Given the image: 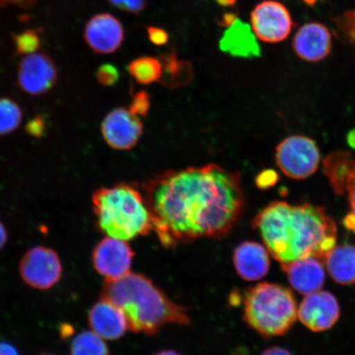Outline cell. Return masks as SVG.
<instances>
[{"mask_svg":"<svg viewBox=\"0 0 355 355\" xmlns=\"http://www.w3.org/2000/svg\"><path fill=\"white\" fill-rule=\"evenodd\" d=\"M143 189L153 230L167 248L225 236L245 203L241 175L214 164L164 172Z\"/></svg>","mask_w":355,"mask_h":355,"instance_id":"obj_1","label":"cell"},{"mask_svg":"<svg viewBox=\"0 0 355 355\" xmlns=\"http://www.w3.org/2000/svg\"><path fill=\"white\" fill-rule=\"evenodd\" d=\"M252 226L281 265L309 257L324 263L336 243L334 220L323 207L310 203L293 206L275 201L256 216Z\"/></svg>","mask_w":355,"mask_h":355,"instance_id":"obj_2","label":"cell"},{"mask_svg":"<svg viewBox=\"0 0 355 355\" xmlns=\"http://www.w3.org/2000/svg\"><path fill=\"white\" fill-rule=\"evenodd\" d=\"M101 299L121 309L128 329L155 335L166 324L189 325L187 309L168 300L152 281L141 274L130 272L114 281H105Z\"/></svg>","mask_w":355,"mask_h":355,"instance_id":"obj_3","label":"cell"},{"mask_svg":"<svg viewBox=\"0 0 355 355\" xmlns=\"http://www.w3.org/2000/svg\"><path fill=\"white\" fill-rule=\"evenodd\" d=\"M98 229L106 236L130 241L152 230V216L143 195L132 185L119 184L92 195Z\"/></svg>","mask_w":355,"mask_h":355,"instance_id":"obj_4","label":"cell"},{"mask_svg":"<svg viewBox=\"0 0 355 355\" xmlns=\"http://www.w3.org/2000/svg\"><path fill=\"white\" fill-rule=\"evenodd\" d=\"M297 317L295 295L285 286L261 283L244 297L243 320L266 338L285 334Z\"/></svg>","mask_w":355,"mask_h":355,"instance_id":"obj_5","label":"cell"},{"mask_svg":"<svg viewBox=\"0 0 355 355\" xmlns=\"http://www.w3.org/2000/svg\"><path fill=\"white\" fill-rule=\"evenodd\" d=\"M320 159L318 145L309 137H288L277 148V166L293 180H305L313 175L318 168Z\"/></svg>","mask_w":355,"mask_h":355,"instance_id":"obj_6","label":"cell"},{"mask_svg":"<svg viewBox=\"0 0 355 355\" xmlns=\"http://www.w3.org/2000/svg\"><path fill=\"white\" fill-rule=\"evenodd\" d=\"M63 272L60 257L50 248H31L21 257L19 273L22 281L35 290L46 291L60 281Z\"/></svg>","mask_w":355,"mask_h":355,"instance_id":"obj_7","label":"cell"},{"mask_svg":"<svg viewBox=\"0 0 355 355\" xmlns=\"http://www.w3.org/2000/svg\"><path fill=\"white\" fill-rule=\"evenodd\" d=\"M250 21L257 39L268 43L285 41L294 26L287 8L274 0L257 4L251 12Z\"/></svg>","mask_w":355,"mask_h":355,"instance_id":"obj_8","label":"cell"},{"mask_svg":"<svg viewBox=\"0 0 355 355\" xmlns=\"http://www.w3.org/2000/svg\"><path fill=\"white\" fill-rule=\"evenodd\" d=\"M135 252L122 239L106 236L92 252L93 268L105 281H114L130 272Z\"/></svg>","mask_w":355,"mask_h":355,"instance_id":"obj_9","label":"cell"},{"mask_svg":"<svg viewBox=\"0 0 355 355\" xmlns=\"http://www.w3.org/2000/svg\"><path fill=\"white\" fill-rule=\"evenodd\" d=\"M58 70L51 58L35 52L22 59L17 72V82L21 90L33 96L46 94L55 87Z\"/></svg>","mask_w":355,"mask_h":355,"instance_id":"obj_10","label":"cell"},{"mask_svg":"<svg viewBox=\"0 0 355 355\" xmlns=\"http://www.w3.org/2000/svg\"><path fill=\"white\" fill-rule=\"evenodd\" d=\"M143 132V123L130 109H114L101 123V133L105 143L115 150L132 148L139 143Z\"/></svg>","mask_w":355,"mask_h":355,"instance_id":"obj_11","label":"cell"},{"mask_svg":"<svg viewBox=\"0 0 355 355\" xmlns=\"http://www.w3.org/2000/svg\"><path fill=\"white\" fill-rule=\"evenodd\" d=\"M298 317L305 327L314 332L331 329L340 318L338 302L329 292H314L302 301Z\"/></svg>","mask_w":355,"mask_h":355,"instance_id":"obj_12","label":"cell"},{"mask_svg":"<svg viewBox=\"0 0 355 355\" xmlns=\"http://www.w3.org/2000/svg\"><path fill=\"white\" fill-rule=\"evenodd\" d=\"M84 38L96 54H111L116 51L123 42V25L110 13H100L87 22Z\"/></svg>","mask_w":355,"mask_h":355,"instance_id":"obj_13","label":"cell"},{"mask_svg":"<svg viewBox=\"0 0 355 355\" xmlns=\"http://www.w3.org/2000/svg\"><path fill=\"white\" fill-rule=\"evenodd\" d=\"M292 46L300 59L309 62L321 61L331 53V34L326 26L319 22H309L296 33Z\"/></svg>","mask_w":355,"mask_h":355,"instance_id":"obj_14","label":"cell"},{"mask_svg":"<svg viewBox=\"0 0 355 355\" xmlns=\"http://www.w3.org/2000/svg\"><path fill=\"white\" fill-rule=\"evenodd\" d=\"M88 323L93 332L107 340L121 338L130 330L123 311L105 299L92 306L88 314Z\"/></svg>","mask_w":355,"mask_h":355,"instance_id":"obj_15","label":"cell"},{"mask_svg":"<svg viewBox=\"0 0 355 355\" xmlns=\"http://www.w3.org/2000/svg\"><path fill=\"white\" fill-rule=\"evenodd\" d=\"M233 261L239 276L248 282L259 281L266 277L270 270L268 251L256 242L239 244L234 252Z\"/></svg>","mask_w":355,"mask_h":355,"instance_id":"obj_16","label":"cell"},{"mask_svg":"<svg viewBox=\"0 0 355 355\" xmlns=\"http://www.w3.org/2000/svg\"><path fill=\"white\" fill-rule=\"evenodd\" d=\"M322 263L315 257H309L282 265V268L292 287L300 294L308 295L319 291L325 282Z\"/></svg>","mask_w":355,"mask_h":355,"instance_id":"obj_17","label":"cell"},{"mask_svg":"<svg viewBox=\"0 0 355 355\" xmlns=\"http://www.w3.org/2000/svg\"><path fill=\"white\" fill-rule=\"evenodd\" d=\"M222 51L234 57L254 58L260 55V47L252 26L237 19L225 31L220 41Z\"/></svg>","mask_w":355,"mask_h":355,"instance_id":"obj_18","label":"cell"},{"mask_svg":"<svg viewBox=\"0 0 355 355\" xmlns=\"http://www.w3.org/2000/svg\"><path fill=\"white\" fill-rule=\"evenodd\" d=\"M323 173L337 195H344L350 176L355 171V158L347 150H336L323 159Z\"/></svg>","mask_w":355,"mask_h":355,"instance_id":"obj_19","label":"cell"},{"mask_svg":"<svg viewBox=\"0 0 355 355\" xmlns=\"http://www.w3.org/2000/svg\"><path fill=\"white\" fill-rule=\"evenodd\" d=\"M328 272L336 283L352 285L355 283V246L350 244L333 248L326 257Z\"/></svg>","mask_w":355,"mask_h":355,"instance_id":"obj_20","label":"cell"},{"mask_svg":"<svg viewBox=\"0 0 355 355\" xmlns=\"http://www.w3.org/2000/svg\"><path fill=\"white\" fill-rule=\"evenodd\" d=\"M70 355H110L107 345L92 331H84L74 337Z\"/></svg>","mask_w":355,"mask_h":355,"instance_id":"obj_21","label":"cell"},{"mask_svg":"<svg viewBox=\"0 0 355 355\" xmlns=\"http://www.w3.org/2000/svg\"><path fill=\"white\" fill-rule=\"evenodd\" d=\"M128 72L141 84H150L157 81L162 75L161 62L153 57H140L131 62Z\"/></svg>","mask_w":355,"mask_h":355,"instance_id":"obj_22","label":"cell"},{"mask_svg":"<svg viewBox=\"0 0 355 355\" xmlns=\"http://www.w3.org/2000/svg\"><path fill=\"white\" fill-rule=\"evenodd\" d=\"M22 121L19 104L10 98H0V135L15 131Z\"/></svg>","mask_w":355,"mask_h":355,"instance_id":"obj_23","label":"cell"},{"mask_svg":"<svg viewBox=\"0 0 355 355\" xmlns=\"http://www.w3.org/2000/svg\"><path fill=\"white\" fill-rule=\"evenodd\" d=\"M40 29L26 30L19 34L12 35L17 55H28L37 52L42 46V39L40 37Z\"/></svg>","mask_w":355,"mask_h":355,"instance_id":"obj_24","label":"cell"},{"mask_svg":"<svg viewBox=\"0 0 355 355\" xmlns=\"http://www.w3.org/2000/svg\"><path fill=\"white\" fill-rule=\"evenodd\" d=\"M346 193H348L350 211L345 217L343 224L349 232L355 234V171L349 178L347 187H346Z\"/></svg>","mask_w":355,"mask_h":355,"instance_id":"obj_25","label":"cell"},{"mask_svg":"<svg viewBox=\"0 0 355 355\" xmlns=\"http://www.w3.org/2000/svg\"><path fill=\"white\" fill-rule=\"evenodd\" d=\"M96 77L101 85L112 86L118 81L119 73L116 67L105 64L97 69Z\"/></svg>","mask_w":355,"mask_h":355,"instance_id":"obj_26","label":"cell"},{"mask_svg":"<svg viewBox=\"0 0 355 355\" xmlns=\"http://www.w3.org/2000/svg\"><path fill=\"white\" fill-rule=\"evenodd\" d=\"M150 108L149 96L146 92H140L133 97L130 110L139 116H145Z\"/></svg>","mask_w":355,"mask_h":355,"instance_id":"obj_27","label":"cell"},{"mask_svg":"<svg viewBox=\"0 0 355 355\" xmlns=\"http://www.w3.org/2000/svg\"><path fill=\"white\" fill-rule=\"evenodd\" d=\"M108 1L119 10L132 13L140 12L146 6V0H108Z\"/></svg>","mask_w":355,"mask_h":355,"instance_id":"obj_28","label":"cell"},{"mask_svg":"<svg viewBox=\"0 0 355 355\" xmlns=\"http://www.w3.org/2000/svg\"><path fill=\"white\" fill-rule=\"evenodd\" d=\"M277 173L272 170L261 172L256 178V184L261 189H268L272 187L278 181Z\"/></svg>","mask_w":355,"mask_h":355,"instance_id":"obj_29","label":"cell"},{"mask_svg":"<svg viewBox=\"0 0 355 355\" xmlns=\"http://www.w3.org/2000/svg\"><path fill=\"white\" fill-rule=\"evenodd\" d=\"M148 33L150 42L155 46H164L168 41V35L165 30L155 26H149Z\"/></svg>","mask_w":355,"mask_h":355,"instance_id":"obj_30","label":"cell"},{"mask_svg":"<svg viewBox=\"0 0 355 355\" xmlns=\"http://www.w3.org/2000/svg\"><path fill=\"white\" fill-rule=\"evenodd\" d=\"M44 130H46V123H44V119L40 116L32 119L26 127V132L35 137H42Z\"/></svg>","mask_w":355,"mask_h":355,"instance_id":"obj_31","label":"cell"},{"mask_svg":"<svg viewBox=\"0 0 355 355\" xmlns=\"http://www.w3.org/2000/svg\"><path fill=\"white\" fill-rule=\"evenodd\" d=\"M35 0H0V8L15 6L24 8V10H30L35 6Z\"/></svg>","mask_w":355,"mask_h":355,"instance_id":"obj_32","label":"cell"},{"mask_svg":"<svg viewBox=\"0 0 355 355\" xmlns=\"http://www.w3.org/2000/svg\"><path fill=\"white\" fill-rule=\"evenodd\" d=\"M237 19L238 15H236V12H225V15L221 17L218 24L220 26H223V28H229V26H232Z\"/></svg>","mask_w":355,"mask_h":355,"instance_id":"obj_33","label":"cell"},{"mask_svg":"<svg viewBox=\"0 0 355 355\" xmlns=\"http://www.w3.org/2000/svg\"><path fill=\"white\" fill-rule=\"evenodd\" d=\"M0 355H19V352L10 344L6 343H0Z\"/></svg>","mask_w":355,"mask_h":355,"instance_id":"obj_34","label":"cell"},{"mask_svg":"<svg viewBox=\"0 0 355 355\" xmlns=\"http://www.w3.org/2000/svg\"><path fill=\"white\" fill-rule=\"evenodd\" d=\"M261 355H292L287 349L281 347H272L266 349Z\"/></svg>","mask_w":355,"mask_h":355,"instance_id":"obj_35","label":"cell"},{"mask_svg":"<svg viewBox=\"0 0 355 355\" xmlns=\"http://www.w3.org/2000/svg\"><path fill=\"white\" fill-rule=\"evenodd\" d=\"M8 241V232L1 221H0V250L6 246V244Z\"/></svg>","mask_w":355,"mask_h":355,"instance_id":"obj_36","label":"cell"},{"mask_svg":"<svg viewBox=\"0 0 355 355\" xmlns=\"http://www.w3.org/2000/svg\"><path fill=\"white\" fill-rule=\"evenodd\" d=\"M60 334L61 336L67 338V337L73 334V327L71 325H69V324H64V325H62L60 327Z\"/></svg>","mask_w":355,"mask_h":355,"instance_id":"obj_37","label":"cell"},{"mask_svg":"<svg viewBox=\"0 0 355 355\" xmlns=\"http://www.w3.org/2000/svg\"><path fill=\"white\" fill-rule=\"evenodd\" d=\"M216 1L220 6L230 7L234 6L237 0H216Z\"/></svg>","mask_w":355,"mask_h":355,"instance_id":"obj_38","label":"cell"},{"mask_svg":"<svg viewBox=\"0 0 355 355\" xmlns=\"http://www.w3.org/2000/svg\"><path fill=\"white\" fill-rule=\"evenodd\" d=\"M348 143L355 148V130L350 132L348 135Z\"/></svg>","mask_w":355,"mask_h":355,"instance_id":"obj_39","label":"cell"},{"mask_svg":"<svg viewBox=\"0 0 355 355\" xmlns=\"http://www.w3.org/2000/svg\"><path fill=\"white\" fill-rule=\"evenodd\" d=\"M154 355H181V354L174 352V350H163V352H159Z\"/></svg>","mask_w":355,"mask_h":355,"instance_id":"obj_40","label":"cell"},{"mask_svg":"<svg viewBox=\"0 0 355 355\" xmlns=\"http://www.w3.org/2000/svg\"><path fill=\"white\" fill-rule=\"evenodd\" d=\"M349 24H352L350 25L352 26H350L349 28L350 33H350V35H352V38L355 40V19L349 21Z\"/></svg>","mask_w":355,"mask_h":355,"instance_id":"obj_41","label":"cell"},{"mask_svg":"<svg viewBox=\"0 0 355 355\" xmlns=\"http://www.w3.org/2000/svg\"><path fill=\"white\" fill-rule=\"evenodd\" d=\"M303 1L306 4H308V6H313L314 4H316L319 1V0H303Z\"/></svg>","mask_w":355,"mask_h":355,"instance_id":"obj_42","label":"cell"},{"mask_svg":"<svg viewBox=\"0 0 355 355\" xmlns=\"http://www.w3.org/2000/svg\"><path fill=\"white\" fill-rule=\"evenodd\" d=\"M354 19H355V11H354V12L352 13V15H349L347 17V20L348 21H352V20H354Z\"/></svg>","mask_w":355,"mask_h":355,"instance_id":"obj_43","label":"cell"},{"mask_svg":"<svg viewBox=\"0 0 355 355\" xmlns=\"http://www.w3.org/2000/svg\"><path fill=\"white\" fill-rule=\"evenodd\" d=\"M42 355H52V354H42Z\"/></svg>","mask_w":355,"mask_h":355,"instance_id":"obj_44","label":"cell"}]
</instances>
